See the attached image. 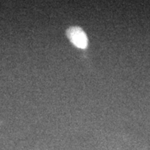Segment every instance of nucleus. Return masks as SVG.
<instances>
[{
  "label": "nucleus",
  "instance_id": "nucleus-1",
  "mask_svg": "<svg viewBox=\"0 0 150 150\" xmlns=\"http://www.w3.org/2000/svg\"><path fill=\"white\" fill-rule=\"evenodd\" d=\"M67 37L70 42L80 49H86L88 46V38L86 33L81 28L71 27L66 31Z\"/></svg>",
  "mask_w": 150,
  "mask_h": 150
}]
</instances>
